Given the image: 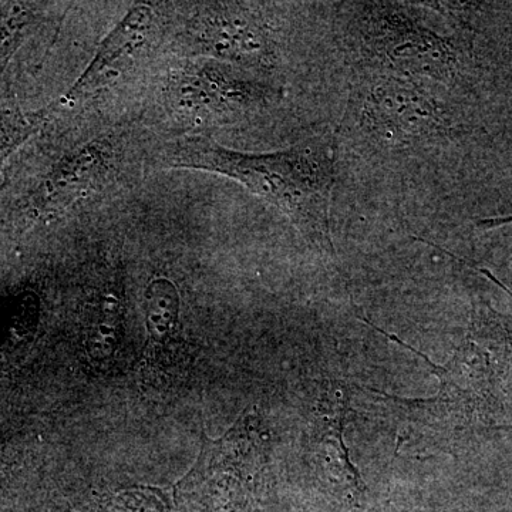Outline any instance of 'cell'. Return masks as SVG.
Here are the masks:
<instances>
[{
  "instance_id": "6da1fadb",
  "label": "cell",
  "mask_w": 512,
  "mask_h": 512,
  "mask_svg": "<svg viewBox=\"0 0 512 512\" xmlns=\"http://www.w3.org/2000/svg\"><path fill=\"white\" fill-rule=\"evenodd\" d=\"M161 167L224 175L275 207L299 232L332 247L330 200L335 185V150L326 138L306 140L276 153L249 154L210 138L185 136L158 148Z\"/></svg>"
},
{
  "instance_id": "7a4b0ae2",
  "label": "cell",
  "mask_w": 512,
  "mask_h": 512,
  "mask_svg": "<svg viewBox=\"0 0 512 512\" xmlns=\"http://www.w3.org/2000/svg\"><path fill=\"white\" fill-rule=\"evenodd\" d=\"M355 22L356 45L380 74L447 82L458 70V55L450 40L439 35L419 15L393 3L360 8Z\"/></svg>"
},
{
  "instance_id": "3957f363",
  "label": "cell",
  "mask_w": 512,
  "mask_h": 512,
  "mask_svg": "<svg viewBox=\"0 0 512 512\" xmlns=\"http://www.w3.org/2000/svg\"><path fill=\"white\" fill-rule=\"evenodd\" d=\"M281 92L252 70L218 60L194 57L171 73L165 100L190 124L227 123L274 103Z\"/></svg>"
},
{
  "instance_id": "277c9868",
  "label": "cell",
  "mask_w": 512,
  "mask_h": 512,
  "mask_svg": "<svg viewBox=\"0 0 512 512\" xmlns=\"http://www.w3.org/2000/svg\"><path fill=\"white\" fill-rule=\"evenodd\" d=\"M190 6L178 36L192 56L248 70H262L274 63V37L256 10L244 3L231 2Z\"/></svg>"
},
{
  "instance_id": "5b68a950",
  "label": "cell",
  "mask_w": 512,
  "mask_h": 512,
  "mask_svg": "<svg viewBox=\"0 0 512 512\" xmlns=\"http://www.w3.org/2000/svg\"><path fill=\"white\" fill-rule=\"evenodd\" d=\"M356 107L359 126L392 146L436 136L444 128L436 97L406 77L379 74L357 93Z\"/></svg>"
},
{
  "instance_id": "8992f818",
  "label": "cell",
  "mask_w": 512,
  "mask_h": 512,
  "mask_svg": "<svg viewBox=\"0 0 512 512\" xmlns=\"http://www.w3.org/2000/svg\"><path fill=\"white\" fill-rule=\"evenodd\" d=\"M117 154L107 138L74 148L46 171L23 200L30 221H49L100 190L116 171Z\"/></svg>"
},
{
  "instance_id": "52a82bcc",
  "label": "cell",
  "mask_w": 512,
  "mask_h": 512,
  "mask_svg": "<svg viewBox=\"0 0 512 512\" xmlns=\"http://www.w3.org/2000/svg\"><path fill=\"white\" fill-rule=\"evenodd\" d=\"M156 18V9L150 3H140L128 10L126 16L104 37L89 66L53 106H66L79 100L114 64L136 52L153 32Z\"/></svg>"
},
{
  "instance_id": "ba28073f",
  "label": "cell",
  "mask_w": 512,
  "mask_h": 512,
  "mask_svg": "<svg viewBox=\"0 0 512 512\" xmlns=\"http://www.w3.org/2000/svg\"><path fill=\"white\" fill-rule=\"evenodd\" d=\"M52 3L0 2V79L13 57L52 18Z\"/></svg>"
},
{
  "instance_id": "9c48e42d",
  "label": "cell",
  "mask_w": 512,
  "mask_h": 512,
  "mask_svg": "<svg viewBox=\"0 0 512 512\" xmlns=\"http://www.w3.org/2000/svg\"><path fill=\"white\" fill-rule=\"evenodd\" d=\"M52 114L50 106L36 113H25L19 109H0V170L13 153L45 126Z\"/></svg>"
},
{
  "instance_id": "30bf717a",
  "label": "cell",
  "mask_w": 512,
  "mask_h": 512,
  "mask_svg": "<svg viewBox=\"0 0 512 512\" xmlns=\"http://www.w3.org/2000/svg\"><path fill=\"white\" fill-rule=\"evenodd\" d=\"M144 306L151 332L154 335H165L170 332L180 312V296L173 282L165 278L154 279L148 285Z\"/></svg>"
}]
</instances>
